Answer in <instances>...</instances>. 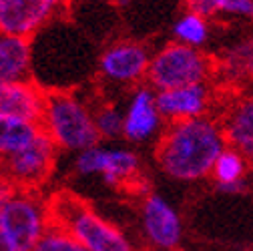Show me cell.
<instances>
[{
  "label": "cell",
  "mask_w": 253,
  "mask_h": 251,
  "mask_svg": "<svg viewBox=\"0 0 253 251\" xmlns=\"http://www.w3.org/2000/svg\"><path fill=\"white\" fill-rule=\"evenodd\" d=\"M227 149L219 121L209 117L169 123L155 147L159 169L177 181H199L213 173L215 161Z\"/></svg>",
  "instance_id": "cell-1"
},
{
  "label": "cell",
  "mask_w": 253,
  "mask_h": 251,
  "mask_svg": "<svg viewBox=\"0 0 253 251\" xmlns=\"http://www.w3.org/2000/svg\"><path fill=\"white\" fill-rule=\"evenodd\" d=\"M50 225L71 233L88 251H135L126 235L84 199L62 189L48 199Z\"/></svg>",
  "instance_id": "cell-2"
},
{
  "label": "cell",
  "mask_w": 253,
  "mask_h": 251,
  "mask_svg": "<svg viewBox=\"0 0 253 251\" xmlns=\"http://www.w3.org/2000/svg\"><path fill=\"white\" fill-rule=\"evenodd\" d=\"M41 127L58 151L79 155L101 141L94 125V111L75 92L60 88L46 90V107Z\"/></svg>",
  "instance_id": "cell-3"
},
{
  "label": "cell",
  "mask_w": 253,
  "mask_h": 251,
  "mask_svg": "<svg viewBox=\"0 0 253 251\" xmlns=\"http://www.w3.org/2000/svg\"><path fill=\"white\" fill-rule=\"evenodd\" d=\"M215 73V60L197 46L171 42L155 52L149 65L147 83L153 90H171L193 84H207Z\"/></svg>",
  "instance_id": "cell-4"
},
{
  "label": "cell",
  "mask_w": 253,
  "mask_h": 251,
  "mask_svg": "<svg viewBox=\"0 0 253 251\" xmlns=\"http://www.w3.org/2000/svg\"><path fill=\"white\" fill-rule=\"evenodd\" d=\"M0 219L18 251H33L50 229L48 201H42L37 191L14 189L0 209Z\"/></svg>",
  "instance_id": "cell-5"
},
{
  "label": "cell",
  "mask_w": 253,
  "mask_h": 251,
  "mask_svg": "<svg viewBox=\"0 0 253 251\" xmlns=\"http://www.w3.org/2000/svg\"><path fill=\"white\" fill-rule=\"evenodd\" d=\"M56 145L42 131L35 143L0 161V177L6 179L14 189L37 191L50 179L56 163Z\"/></svg>",
  "instance_id": "cell-6"
},
{
  "label": "cell",
  "mask_w": 253,
  "mask_h": 251,
  "mask_svg": "<svg viewBox=\"0 0 253 251\" xmlns=\"http://www.w3.org/2000/svg\"><path fill=\"white\" fill-rule=\"evenodd\" d=\"M75 169L84 177L101 175V179L111 187H129L131 189L141 183L139 155L129 149L94 145L77 155Z\"/></svg>",
  "instance_id": "cell-7"
},
{
  "label": "cell",
  "mask_w": 253,
  "mask_h": 251,
  "mask_svg": "<svg viewBox=\"0 0 253 251\" xmlns=\"http://www.w3.org/2000/svg\"><path fill=\"white\" fill-rule=\"evenodd\" d=\"M69 4L71 0H0V35L33 39Z\"/></svg>",
  "instance_id": "cell-8"
},
{
  "label": "cell",
  "mask_w": 253,
  "mask_h": 251,
  "mask_svg": "<svg viewBox=\"0 0 253 251\" xmlns=\"http://www.w3.org/2000/svg\"><path fill=\"white\" fill-rule=\"evenodd\" d=\"M149 50L135 41H117L109 44L99 56V75L117 84H137L147 81L149 65H151Z\"/></svg>",
  "instance_id": "cell-9"
},
{
  "label": "cell",
  "mask_w": 253,
  "mask_h": 251,
  "mask_svg": "<svg viewBox=\"0 0 253 251\" xmlns=\"http://www.w3.org/2000/svg\"><path fill=\"white\" fill-rule=\"evenodd\" d=\"M143 235L155 251L177 249L183 237V223L177 211L157 193H147L141 201Z\"/></svg>",
  "instance_id": "cell-10"
},
{
  "label": "cell",
  "mask_w": 253,
  "mask_h": 251,
  "mask_svg": "<svg viewBox=\"0 0 253 251\" xmlns=\"http://www.w3.org/2000/svg\"><path fill=\"white\" fill-rule=\"evenodd\" d=\"M46 107V90L35 81L0 84V117L41 125Z\"/></svg>",
  "instance_id": "cell-11"
},
{
  "label": "cell",
  "mask_w": 253,
  "mask_h": 251,
  "mask_svg": "<svg viewBox=\"0 0 253 251\" xmlns=\"http://www.w3.org/2000/svg\"><path fill=\"white\" fill-rule=\"evenodd\" d=\"M163 117L157 107V92L151 86H139L126 105L123 137L131 143H145L161 129Z\"/></svg>",
  "instance_id": "cell-12"
},
{
  "label": "cell",
  "mask_w": 253,
  "mask_h": 251,
  "mask_svg": "<svg viewBox=\"0 0 253 251\" xmlns=\"http://www.w3.org/2000/svg\"><path fill=\"white\" fill-rule=\"evenodd\" d=\"M209 105L211 92L207 84H193L157 92V107H159V113L167 125L207 117Z\"/></svg>",
  "instance_id": "cell-13"
},
{
  "label": "cell",
  "mask_w": 253,
  "mask_h": 251,
  "mask_svg": "<svg viewBox=\"0 0 253 251\" xmlns=\"http://www.w3.org/2000/svg\"><path fill=\"white\" fill-rule=\"evenodd\" d=\"M33 44L30 39L0 35V84L30 79Z\"/></svg>",
  "instance_id": "cell-14"
},
{
  "label": "cell",
  "mask_w": 253,
  "mask_h": 251,
  "mask_svg": "<svg viewBox=\"0 0 253 251\" xmlns=\"http://www.w3.org/2000/svg\"><path fill=\"white\" fill-rule=\"evenodd\" d=\"M219 125L223 129L227 147L237 149L247 157L253 153V99L231 103Z\"/></svg>",
  "instance_id": "cell-15"
},
{
  "label": "cell",
  "mask_w": 253,
  "mask_h": 251,
  "mask_svg": "<svg viewBox=\"0 0 253 251\" xmlns=\"http://www.w3.org/2000/svg\"><path fill=\"white\" fill-rule=\"evenodd\" d=\"M42 133L41 125L0 117V161L26 149Z\"/></svg>",
  "instance_id": "cell-16"
},
{
  "label": "cell",
  "mask_w": 253,
  "mask_h": 251,
  "mask_svg": "<svg viewBox=\"0 0 253 251\" xmlns=\"http://www.w3.org/2000/svg\"><path fill=\"white\" fill-rule=\"evenodd\" d=\"M187 12L211 18L217 14H235L253 18V0H185Z\"/></svg>",
  "instance_id": "cell-17"
},
{
  "label": "cell",
  "mask_w": 253,
  "mask_h": 251,
  "mask_svg": "<svg viewBox=\"0 0 253 251\" xmlns=\"http://www.w3.org/2000/svg\"><path fill=\"white\" fill-rule=\"evenodd\" d=\"M245 159L243 153H239L237 149L227 147L223 153L219 155V159L215 161L213 167V179L221 185V187H233L241 181L243 173H245Z\"/></svg>",
  "instance_id": "cell-18"
},
{
  "label": "cell",
  "mask_w": 253,
  "mask_h": 251,
  "mask_svg": "<svg viewBox=\"0 0 253 251\" xmlns=\"http://www.w3.org/2000/svg\"><path fill=\"white\" fill-rule=\"evenodd\" d=\"M175 39L177 42L189 44V46H199L205 42L207 33H209V26H207V18L193 14V12H187L185 16H181L173 28Z\"/></svg>",
  "instance_id": "cell-19"
},
{
  "label": "cell",
  "mask_w": 253,
  "mask_h": 251,
  "mask_svg": "<svg viewBox=\"0 0 253 251\" xmlns=\"http://www.w3.org/2000/svg\"><path fill=\"white\" fill-rule=\"evenodd\" d=\"M225 71L237 79H253V39L237 44L225 56Z\"/></svg>",
  "instance_id": "cell-20"
},
{
  "label": "cell",
  "mask_w": 253,
  "mask_h": 251,
  "mask_svg": "<svg viewBox=\"0 0 253 251\" xmlns=\"http://www.w3.org/2000/svg\"><path fill=\"white\" fill-rule=\"evenodd\" d=\"M94 125L101 139L113 141L123 135V125H125V113H121L115 105H101L94 109Z\"/></svg>",
  "instance_id": "cell-21"
},
{
  "label": "cell",
  "mask_w": 253,
  "mask_h": 251,
  "mask_svg": "<svg viewBox=\"0 0 253 251\" xmlns=\"http://www.w3.org/2000/svg\"><path fill=\"white\" fill-rule=\"evenodd\" d=\"M33 251H88L86 247H83L71 233H67L65 229L50 225V229L44 233V237L35 245Z\"/></svg>",
  "instance_id": "cell-22"
},
{
  "label": "cell",
  "mask_w": 253,
  "mask_h": 251,
  "mask_svg": "<svg viewBox=\"0 0 253 251\" xmlns=\"http://www.w3.org/2000/svg\"><path fill=\"white\" fill-rule=\"evenodd\" d=\"M0 251H18L10 233H8V229L2 223V219H0Z\"/></svg>",
  "instance_id": "cell-23"
},
{
  "label": "cell",
  "mask_w": 253,
  "mask_h": 251,
  "mask_svg": "<svg viewBox=\"0 0 253 251\" xmlns=\"http://www.w3.org/2000/svg\"><path fill=\"white\" fill-rule=\"evenodd\" d=\"M14 193V187L6 181V179H2L0 177V209H2V205L8 201V197Z\"/></svg>",
  "instance_id": "cell-24"
},
{
  "label": "cell",
  "mask_w": 253,
  "mask_h": 251,
  "mask_svg": "<svg viewBox=\"0 0 253 251\" xmlns=\"http://www.w3.org/2000/svg\"><path fill=\"white\" fill-rule=\"evenodd\" d=\"M249 161H251V165H253V153H251V155H249Z\"/></svg>",
  "instance_id": "cell-25"
},
{
  "label": "cell",
  "mask_w": 253,
  "mask_h": 251,
  "mask_svg": "<svg viewBox=\"0 0 253 251\" xmlns=\"http://www.w3.org/2000/svg\"><path fill=\"white\" fill-rule=\"evenodd\" d=\"M169 251H177V249H169Z\"/></svg>",
  "instance_id": "cell-26"
}]
</instances>
